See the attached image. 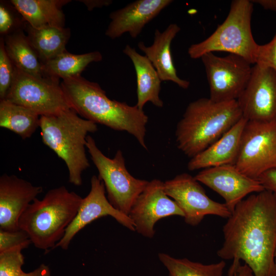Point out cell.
Here are the masks:
<instances>
[{
  "mask_svg": "<svg viewBox=\"0 0 276 276\" xmlns=\"http://www.w3.org/2000/svg\"><path fill=\"white\" fill-rule=\"evenodd\" d=\"M86 148L98 169L109 202L122 213L129 215L131 208L149 181L132 176L126 169L122 152L119 150L113 158L105 156L89 135Z\"/></svg>",
  "mask_w": 276,
  "mask_h": 276,
  "instance_id": "obj_7",
  "label": "cell"
},
{
  "mask_svg": "<svg viewBox=\"0 0 276 276\" xmlns=\"http://www.w3.org/2000/svg\"><path fill=\"white\" fill-rule=\"evenodd\" d=\"M27 248L17 246L0 252V276H21L24 257L21 251Z\"/></svg>",
  "mask_w": 276,
  "mask_h": 276,
  "instance_id": "obj_27",
  "label": "cell"
},
{
  "mask_svg": "<svg viewBox=\"0 0 276 276\" xmlns=\"http://www.w3.org/2000/svg\"><path fill=\"white\" fill-rule=\"evenodd\" d=\"M82 199L64 186L50 190L26 209L19 219V228L27 233L36 248L45 251L54 249L75 217Z\"/></svg>",
  "mask_w": 276,
  "mask_h": 276,
  "instance_id": "obj_4",
  "label": "cell"
},
{
  "mask_svg": "<svg viewBox=\"0 0 276 276\" xmlns=\"http://www.w3.org/2000/svg\"><path fill=\"white\" fill-rule=\"evenodd\" d=\"M123 52L130 59L135 71L137 85L135 105L143 110L145 104L150 102L156 107H162L164 103L159 98L162 81L152 63L146 56L139 53L130 45L127 44Z\"/></svg>",
  "mask_w": 276,
  "mask_h": 276,
  "instance_id": "obj_20",
  "label": "cell"
},
{
  "mask_svg": "<svg viewBox=\"0 0 276 276\" xmlns=\"http://www.w3.org/2000/svg\"><path fill=\"white\" fill-rule=\"evenodd\" d=\"M180 30L176 24H171L162 32L155 30L151 45L146 46L140 41L137 47L152 63L162 81H172L181 88L187 89L190 82L178 76L171 51L172 41Z\"/></svg>",
  "mask_w": 276,
  "mask_h": 276,
  "instance_id": "obj_18",
  "label": "cell"
},
{
  "mask_svg": "<svg viewBox=\"0 0 276 276\" xmlns=\"http://www.w3.org/2000/svg\"><path fill=\"white\" fill-rule=\"evenodd\" d=\"M40 116L33 111L7 100H0V127L22 139L30 137L39 127Z\"/></svg>",
  "mask_w": 276,
  "mask_h": 276,
  "instance_id": "obj_25",
  "label": "cell"
},
{
  "mask_svg": "<svg viewBox=\"0 0 276 276\" xmlns=\"http://www.w3.org/2000/svg\"><path fill=\"white\" fill-rule=\"evenodd\" d=\"M7 54L14 65L32 76L47 78L42 71V63L21 29L4 37Z\"/></svg>",
  "mask_w": 276,
  "mask_h": 276,
  "instance_id": "obj_23",
  "label": "cell"
},
{
  "mask_svg": "<svg viewBox=\"0 0 276 276\" xmlns=\"http://www.w3.org/2000/svg\"><path fill=\"white\" fill-rule=\"evenodd\" d=\"M261 6L264 9L276 11V0H254L251 1Z\"/></svg>",
  "mask_w": 276,
  "mask_h": 276,
  "instance_id": "obj_35",
  "label": "cell"
},
{
  "mask_svg": "<svg viewBox=\"0 0 276 276\" xmlns=\"http://www.w3.org/2000/svg\"><path fill=\"white\" fill-rule=\"evenodd\" d=\"M27 38L42 63L66 51L65 46L71 36L67 28L45 27L34 28L25 22Z\"/></svg>",
  "mask_w": 276,
  "mask_h": 276,
  "instance_id": "obj_22",
  "label": "cell"
},
{
  "mask_svg": "<svg viewBox=\"0 0 276 276\" xmlns=\"http://www.w3.org/2000/svg\"><path fill=\"white\" fill-rule=\"evenodd\" d=\"M200 58L210 87L209 98L216 102L237 100L250 79L251 64L233 54L219 57L208 53Z\"/></svg>",
  "mask_w": 276,
  "mask_h": 276,
  "instance_id": "obj_10",
  "label": "cell"
},
{
  "mask_svg": "<svg viewBox=\"0 0 276 276\" xmlns=\"http://www.w3.org/2000/svg\"><path fill=\"white\" fill-rule=\"evenodd\" d=\"M234 276H254V275L251 270L245 264L243 266H239Z\"/></svg>",
  "mask_w": 276,
  "mask_h": 276,
  "instance_id": "obj_36",
  "label": "cell"
},
{
  "mask_svg": "<svg viewBox=\"0 0 276 276\" xmlns=\"http://www.w3.org/2000/svg\"><path fill=\"white\" fill-rule=\"evenodd\" d=\"M60 85L71 108L79 116L116 130L127 131L147 149L145 137L148 117L143 110L110 99L98 83L81 75L62 79Z\"/></svg>",
  "mask_w": 276,
  "mask_h": 276,
  "instance_id": "obj_2",
  "label": "cell"
},
{
  "mask_svg": "<svg viewBox=\"0 0 276 276\" xmlns=\"http://www.w3.org/2000/svg\"><path fill=\"white\" fill-rule=\"evenodd\" d=\"M158 258L167 269L169 276H223L226 265L223 260L204 264L187 258H175L164 253H159Z\"/></svg>",
  "mask_w": 276,
  "mask_h": 276,
  "instance_id": "obj_26",
  "label": "cell"
},
{
  "mask_svg": "<svg viewBox=\"0 0 276 276\" xmlns=\"http://www.w3.org/2000/svg\"><path fill=\"white\" fill-rule=\"evenodd\" d=\"M42 190V187L16 175L3 174L0 177V229H19L20 216Z\"/></svg>",
  "mask_w": 276,
  "mask_h": 276,
  "instance_id": "obj_16",
  "label": "cell"
},
{
  "mask_svg": "<svg viewBox=\"0 0 276 276\" xmlns=\"http://www.w3.org/2000/svg\"><path fill=\"white\" fill-rule=\"evenodd\" d=\"M84 3L89 11H91L95 8H100L103 6H108L112 3L111 1L101 0H83L79 1Z\"/></svg>",
  "mask_w": 276,
  "mask_h": 276,
  "instance_id": "obj_34",
  "label": "cell"
},
{
  "mask_svg": "<svg viewBox=\"0 0 276 276\" xmlns=\"http://www.w3.org/2000/svg\"><path fill=\"white\" fill-rule=\"evenodd\" d=\"M275 262H276V252H275Z\"/></svg>",
  "mask_w": 276,
  "mask_h": 276,
  "instance_id": "obj_37",
  "label": "cell"
},
{
  "mask_svg": "<svg viewBox=\"0 0 276 276\" xmlns=\"http://www.w3.org/2000/svg\"><path fill=\"white\" fill-rule=\"evenodd\" d=\"M21 276H52L49 267L41 264L35 270L29 272H24Z\"/></svg>",
  "mask_w": 276,
  "mask_h": 276,
  "instance_id": "obj_33",
  "label": "cell"
},
{
  "mask_svg": "<svg viewBox=\"0 0 276 276\" xmlns=\"http://www.w3.org/2000/svg\"><path fill=\"white\" fill-rule=\"evenodd\" d=\"M20 23L8 7L1 2L0 4V33L4 36L20 29Z\"/></svg>",
  "mask_w": 276,
  "mask_h": 276,
  "instance_id": "obj_31",
  "label": "cell"
},
{
  "mask_svg": "<svg viewBox=\"0 0 276 276\" xmlns=\"http://www.w3.org/2000/svg\"><path fill=\"white\" fill-rule=\"evenodd\" d=\"M5 99L40 116L54 115L71 108L59 81L35 77L15 66L13 81Z\"/></svg>",
  "mask_w": 276,
  "mask_h": 276,
  "instance_id": "obj_9",
  "label": "cell"
},
{
  "mask_svg": "<svg viewBox=\"0 0 276 276\" xmlns=\"http://www.w3.org/2000/svg\"><path fill=\"white\" fill-rule=\"evenodd\" d=\"M164 189L182 211L188 224L197 225L209 215L228 218L232 214L225 203L211 199L199 182L188 173L177 175L166 181Z\"/></svg>",
  "mask_w": 276,
  "mask_h": 276,
  "instance_id": "obj_11",
  "label": "cell"
},
{
  "mask_svg": "<svg viewBox=\"0 0 276 276\" xmlns=\"http://www.w3.org/2000/svg\"><path fill=\"white\" fill-rule=\"evenodd\" d=\"M173 2L171 0H137L111 12L105 35L111 39L128 33L136 38L146 25Z\"/></svg>",
  "mask_w": 276,
  "mask_h": 276,
  "instance_id": "obj_17",
  "label": "cell"
},
{
  "mask_svg": "<svg viewBox=\"0 0 276 276\" xmlns=\"http://www.w3.org/2000/svg\"><path fill=\"white\" fill-rule=\"evenodd\" d=\"M194 177L219 194L231 213L247 195L265 190L258 179L244 174L234 165L204 169Z\"/></svg>",
  "mask_w": 276,
  "mask_h": 276,
  "instance_id": "obj_15",
  "label": "cell"
},
{
  "mask_svg": "<svg viewBox=\"0 0 276 276\" xmlns=\"http://www.w3.org/2000/svg\"><path fill=\"white\" fill-rule=\"evenodd\" d=\"M256 64L276 71V32L269 42L259 45Z\"/></svg>",
  "mask_w": 276,
  "mask_h": 276,
  "instance_id": "obj_30",
  "label": "cell"
},
{
  "mask_svg": "<svg viewBox=\"0 0 276 276\" xmlns=\"http://www.w3.org/2000/svg\"><path fill=\"white\" fill-rule=\"evenodd\" d=\"M31 243L29 235L22 229L9 231L0 229V252L17 246L28 248Z\"/></svg>",
  "mask_w": 276,
  "mask_h": 276,
  "instance_id": "obj_29",
  "label": "cell"
},
{
  "mask_svg": "<svg viewBox=\"0 0 276 276\" xmlns=\"http://www.w3.org/2000/svg\"><path fill=\"white\" fill-rule=\"evenodd\" d=\"M253 3L248 0H235L224 21L207 38L192 44L188 50L192 59L213 52H226L239 55L250 64H256L259 47L251 29Z\"/></svg>",
  "mask_w": 276,
  "mask_h": 276,
  "instance_id": "obj_6",
  "label": "cell"
},
{
  "mask_svg": "<svg viewBox=\"0 0 276 276\" xmlns=\"http://www.w3.org/2000/svg\"><path fill=\"white\" fill-rule=\"evenodd\" d=\"M39 127L42 142L65 163L70 182L81 186L82 172L90 166L85 151L86 137L97 130V124L70 108L40 116Z\"/></svg>",
  "mask_w": 276,
  "mask_h": 276,
  "instance_id": "obj_5",
  "label": "cell"
},
{
  "mask_svg": "<svg viewBox=\"0 0 276 276\" xmlns=\"http://www.w3.org/2000/svg\"><path fill=\"white\" fill-rule=\"evenodd\" d=\"M234 165L256 179L264 172L276 169V122L247 121Z\"/></svg>",
  "mask_w": 276,
  "mask_h": 276,
  "instance_id": "obj_8",
  "label": "cell"
},
{
  "mask_svg": "<svg viewBox=\"0 0 276 276\" xmlns=\"http://www.w3.org/2000/svg\"><path fill=\"white\" fill-rule=\"evenodd\" d=\"M91 188L88 195L82 199L77 213L66 228L61 240L55 248L67 249L75 236L87 224L101 217L110 216L129 229L135 231L134 225L129 216L116 209L105 196V188L98 176L93 175Z\"/></svg>",
  "mask_w": 276,
  "mask_h": 276,
  "instance_id": "obj_13",
  "label": "cell"
},
{
  "mask_svg": "<svg viewBox=\"0 0 276 276\" xmlns=\"http://www.w3.org/2000/svg\"><path fill=\"white\" fill-rule=\"evenodd\" d=\"M70 0H11L10 3L24 20L34 28H64L62 7Z\"/></svg>",
  "mask_w": 276,
  "mask_h": 276,
  "instance_id": "obj_21",
  "label": "cell"
},
{
  "mask_svg": "<svg viewBox=\"0 0 276 276\" xmlns=\"http://www.w3.org/2000/svg\"><path fill=\"white\" fill-rule=\"evenodd\" d=\"M237 101L247 121L276 122V71L255 64Z\"/></svg>",
  "mask_w": 276,
  "mask_h": 276,
  "instance_id": "obj_12",
  "label": "cell"
},
{
  "mask_svg": "<svg viewBox=\"0 0 276 276\" xmlns=\"http://www.w3.org/2000/svg\"><path fill=\"white\" fill-rule=\"evenodd\" d=\"M265 190L273 193L276 196V169L267 171L258 178Z\"/></svg>",
  "mask_w": 276,
  "mask_h": 276,
  "instance_id": "obj_32",
  "label": "cell"
},
{
  "mask_svg": "<svg viewBox=\"0 0 276 276\" xmlns=\"http://www.w3.org/2000/svg\"><path fill=\"white\" fill-rule=\"evenodd\" d=\"M242 117L237 100L216 102L203 98L194 101L177 124V147L192 158L217 141Z\"/></svg>",
  "mask_w": 276,
  "mask_h": 276,
  "instance_id": "obj_3",
  "label": "cell"
},
{
  "mask_svg": "<svg viewBox=\"0 0 276 276\" xmlns=\"http://www.w3.org/2000/svg\"><path fill=\"white\" fill-rule=\"evenodd\" d=\"M14 75V65L6 51L3 37L0 42V99L6 98L12 85Z\"/></svg>",
  "mask_w": 276,
  "mask_h": 276,
  "instance_id": "obj_28",
  "label": "cell"
},
{
  "mask_svg": "<svg viewBox=\"0 0 276 276\" xmlns=\"http://www.w3.org/2000/svg\"><path fill=\"white\" fill-rule=\"evenodd\" d=\"M174 215L184 217L181 209L165 192L164 182L155 179L149 181L128 216L134 223L135 231L144 237L152 238L155 223Z\"/></svg>",
  "mask_w": 276,
  "mask_h": 276,
  "instance_id": "obj_14",
  "label": "cell"
},
{
  "mask_svg": "<svg viewBox=\"0 0 276 276\" xmlns=\"http://www.w3.org/2000/svg\"><path fill=\"white\" fill-rule=\"evenodd\" d=\"M224 242L217 255L232 260L228 276L242 260L254 276H276V196L265 190L239 202L223 227Z\"/></svg>",
  "mask_w": 276,
  "mask_h": 276,
  "instance_id": "obj_1",
  "label": "cell"
},
{
  "mask_svg": "<svg viewBox=\"0 0 276 276\" xmlns=\"http://www.w3.org/2000/svg\"><path fill=\"white\" fill-rule=\"evenodd\" d=\"M247 121L242 117L217 141L191 158L188 164V169L194 171L235 165L239 151L242 134Z\"/></svg>",
  "mask_w": 276,
  "mask_h": 276,
  "instance_id": "obj_19",
  "label": "cell"
},
{
  "mask_svg": "<svg viewBox=\"0 0 276 276\" xmlns=\"http://www.w3.org/2000/svg\"><path fill=\"white\" fill-rule=\"evenodd\" d=\"M102 60V55L99 51L74 54L66 50L43 63L42 71L45 78L59 81V79L81 75L90 63Z\"/></svg>",
  "mask_w": 276,
  "mask_h": 276,
  "instance_id": "obj_24",
  "label": "cell"
}]
</instances>
